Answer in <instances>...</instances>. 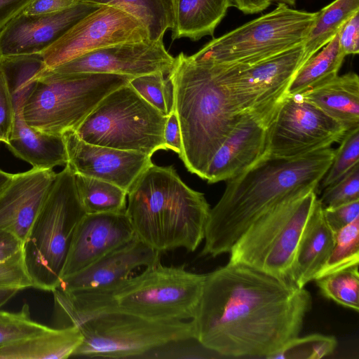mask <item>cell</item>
Listing matches in <instances>:
<instances>
[{"instance_id": "5bb4252c", "label": "cell", "mask_w": 359, "mask_h": 359, "mask_svg": "<svg viewBox=\"0 0 359 359\" xmlns=\"http://www.w3.org/2000/svg\"><path fill=\"white\" fill-rule=\"evenodd\" d=\"M346 132L316 106L287 95L271 127L269 154L285 158L304 155L340 142Z\"/></svg>"}, {"instance_id": "4316f807", "label": "cell", "mask_w": 359, "mask_h": 359, "mask_svg": "<svg viewBox=\"0 0 359 359\" xmlns=\"http://www.w3.org/2000/svg\"><path fill=\"white\" fill-rule=\"evenodd\" d=\"M78 2L120 8L140 20L147 27L149 40H163L174 25V0H76Z\"/></svg>"}, {"instance_id": "f35d334b", "label": "cell", "mask_w": 359, "mask_h": 359, "mask_svg": "<svg viewBox=\"0 0 359 359\" xmlns=\"http://www.w3.org/2000/svg\"><path fill=\"white\" fill-rule=\"evenodd\" d=\"M33 287L25 264L22 250L13 257L0 262V289Z\"/></svg>"}, {"instance_id": "ab89813d", "label": "cell", "mask_w": 359, "mask_h": 359, "mask_svg": "<svg viewBox=\"0 0 359 359\" xmlns=\"http://www.w3.org/2000/svg\"><path fill=\"white\" fill-rule=\"evenodd\" d=\"M15 119V110L4 74L0 68V142L8 144Z\"/></svg>"}, {"instance_id": "1f68e13d", "label": "cell", "mask_w": 359, "mask_h": 359, "mask_svg": "<svg viewBox=\"0 0 359 359\" xmlns=\"http://www.w3.org/2000/svg\"><path fill=\"white\" fill-rule=\"evenodd\" d=\"M315 281L324 297L358 312V266L334 272Z\"/></svg>"}, {"instance_id": "4fadbf2b", "label": "cell", "mask_w": 359, "mask_h": 359, "mask_svg": "<svg viewBox=\"0 0 359 359\" xmlns=\"http://www.w3.org/2000/svg\"><path fill=\"white\" fill-rule=\"evenodd\" d=\"M303 65L302 43L252 65H222L229 96L242 114L283 102Z\"/></svg>"}, {"instance_id": "ac0fdd59", "label": "cell", "mask_w": 359, "mask_h": 359, "mask_svg": "<svg viewBox=\"0 0 359 359\" xmlns=\"http://www.w3.org/2000/svg\"><path fill=\"white\" fill-rule=\"evenodd\" d=\"M99 7L78 2L50 14L26 15L20 13L0 32V57L40 54Z\"/></svg>"}, {"instance_id": "d6a6232c", "label": "cell", "mask_w": 359, "mask_h": 359, "mask_svg": "<svg viewBox=\"0 0 359 359\" xmlns=\"http://www.w3.org/2000/svg\"><path fill=\"white\" fill-rule=\"evenodd\" d=\"M358 264L359 217L336 233L332 250L315 280Z\"/></svg>"}, {"instance_id": "30bf717a", "label": "cell", "mask_w": 359, "mask_h": 359, "mask_svg": "<svg viewBox=\"0 0 359 359\" xmlns=\"http://www.w3.org/2000/svg\"><path fill=\"white\" fill-rule=\"evenodd\" d=\"M168 116L144 100L129 84L106 95L76 130L83 141L152 156L167 151Z\"/></svg>"}, {"instance_id": "681fc988", "label": "cell", "mask_w": 359, "mask_h": 359, "mask_svg": "<svg viewBox=\"0 0 359 359\" xmlns=\"http://www.w3.org/2000/svg\"><path fill=\"white\" fill-rule=\"evenodd\" d=\"M13 174L8 173L0 169V193L11 182Z\"/></svg>"}, {"instance_id": "52a82bcc", "label": "cell", "mask_w": 359, "mask_h": 359, "mask_svg": "<svg viewBox=\"0 0 359 359\" xmlns=\"http://www.w3.org/2000/svg\"><path fill=\"white\" fill-rule=\"evenodd\" d=\"M129 76L99 73H56L44 69L25 101L23 116L32 128L62 135L79 126L109 93Z\"/></svg>"}, {"instance_id": "2e32d148", "label": "cell", "mask_w": 359, "mask_h": 359, "mask_svg": "<svg viewBox=\"0 0 359 359\" xmlns=\"http://www.w3.org/2000/svg\"><path fill=\"white\" fill-rule=\"evenodd\" d=\"M174 60L175 57L166 50L163 40L148 39L100 48L49 70L60 74H112L131 78L156 72L167 76Z\"/></svg>"}, {"instance_id": "836d02e7", "label": "cell", "mask_w": 359, "mask_h": 359, "mask_svg": "<svg viewBox=\"0 0 359 359\" xmlns=\"http://www.w3.org/2000/svg\"><path fill=\"white\" fill-rule=\"evenodd\" d=\"M129 84L147 102L164 116L173 111V87L169 77L161 72L130 79Z\"/></svg>"}, {"instance_id": "8992f818", "label": "cell", "mask_w": 359, "mask_h": 359, "mask_svg": "<svg viewBox=\"0 0 359 359\" xmlns=\"http://www.w3.org/2000/svg\"><path fill=\"white\" fill-rule=\"evenodd\" d=\"M86 212L69 165L56 173L50 191L23 243L34 288L52 292L60 283L76 226Z\"/></svg>"}, {"instance_id": "7402d4cb", "label": "cell", "mask_w": 359, "mask_h": 359, "mask_svg": "<svg viewBox=\"0 0 359 359\" xmlns=\"http://www.w3.org/2000/svg\"><path fill=\"white\" fill-rule=\"evenodd\" d=\"M335 235L327 224L317 199L296 250L288 278L291 283L304 288L315 280L332 250Z\"/></svg>"}, {"instance_id": "60d3db41", "label": "cell", "mask_w": 359, "mask_h": 359, "mask_svg": "<svg viewBox=\"0 0 359 359\" xmlns=\"http://www.w3.org/2000/svg\"><path fill=\"white\" fill-rule=\"evenodd\" d=\"M325 219L336 233L359 217V200L331 208L323 209Z\"/></svg>"}, {"instance_id": "484cf974", "label": "cell", "mask_w": 359, "mask_h": 359, "mask_svg": "<svg viewBox=\"0 0 359 359\" xmlns=\"http://www.w3.org/2000/svg\"><path fill=\"white\" fill-rule=\"evenodd\" d=\"M172 39L198 41L213 36L215 30L233 6L231 0H174Z\"/></svg>"}, {"instance_id": "ffe728a7", "label": "cell", "mask_w": 359, "mask_h": 359, "mask_svg": "<svg viewBox=\"0 0 359 359\" xmlns=\"http://www.w3.org/2000/svg\"><path fill=\"white\" fill-rule=\"evenodd\" d=\"M55 175L53 170L34 168L13 175L0 193V231L11 233L24 243Z\"/></svg>"}, {"instance_id": "f546056e", "label": "cell", "mask_w": 359, "mask_h": 359, "mask_svg": "<svg viewBox=\"0 0 359 359\" xmlns=\"http://www.w3.org/2000/svg\"><path fill=\"white\" fill-rule=\"evenodd\" d=\"M78 195L86 214L126 212L128 193L111 183L74 173Z\"/></svg>"}, {"instance_id": "277c9868", "label": "cell", "mask_w": 359, "mask_h": 359, "mask_svg": "<svg viewBox=\"0 0 359 359\" xmlns=\"http://www.w3.org/2000/svg\"><path fill=\"white\" fill-rule=\"evenodd\" d=\"M223 74V65L196 62L182 52L168 74L181 133L179 157L189 172L203 180L241 115L229 96Z\"/></svg>"}, {"instance_id": "7c38bea8", "label": "cell", "mask_w": 359, "mask_h": 359, "mask_svg": "<svg viewBox=\"0 0 359 359\" xmlns=\"http://www.w3.org/2000/svg\"><path fill=\"white\" fill-rule=\"evenodd\" d=\"M149 39L146 26L126 11L102 6L80 20L40 53L53 69L88 53L118 43Z\"/></svg>"}, {"instance_id": "bcb514c9", "label": "cell", "mask_w": 359, "mask_h": 359, "mask_svg": "<svg viewBox=\"0 0 359 359\" xmlns=\"http://www.w3.org/2000/svg\"><path fill=\"white\" fill-rule=\"evenodd\" d=\"M23 242L7 231H0V262L4 261L22 250Z\"/></svg>"}, {"instance_id": "74e56055", "label": "cell", "mask_w": 359, "mask_h": 359, "mask_svg": "<svg viewBox=\"0 0 359 359\" xmlns=\"http://www.w3.org/2000/svg\"><path fill=\"white\" fill-rule=\"evenodd\" d=\"M318 199L323 209L359 200V163L341 178L324 188Z\"/></svg>"}, {"instance_id": "9c48e42d", "label": "cell", "mask_w": 359, "mask_h": 359, "mask_svg": "<svg viewBox=\"0 0 359 359\" xmlns=\"http://www.w3.org/2000/svg\"><path fill=\"white\" fill-rule=\"evenodd\" d=\"M316 15L278 3L271 12L214 38L190 57L198 62L252 65L302 44Z\"/></svg>"}, {"instance_id": "b9f144b4", "label": "cell", "mask_w": 359, "mask_h": 359, "mask_svg": "<svg viewBox=\"0 0 359 359\" xmlns=\"http://www.w3.org/2000/svg\"><path fill=\"white\" fill-rule=\"evenodd\" d=\"M340 50L346 56L359 53V12L355 13L338 32Z\"/></svg>"}, {"instance_id": "ba28073f", "label": "cell", "mask_w": 359, "mask_h": 359, "mask_svg": "<svg viewBox=\"0 0 359 359\" xmlns=\"http://www.w3.org/2000/svg\"><path fill=\"white\" fill-rule=\"evenodd\" d=\"M317 194L314 189L302 192L264 212L234 243L229 262L288 280Z\"/></svg>"}, {"instance_id": "c3c4849f", "label": "cell", "mask_w": 359, "mask_h": 359, "mask_svg": "<svg viewBox=\"0 0 359 359\" xmlns=\"http://www.w3.org/2000/svg\"><path fill=\"white\" fill-rule=\"evenodd\" d=\"M19 291L18 289H0V308L11 299Z\"/></svg>"}, {"instance_id": "5b68a950", "label": "cell", "mask_w": 359, "mask_h": 359, "mask_svg": "<svg viewBox=\"0 0 359 359\" xmlns=\"http://www.w3.org/2000/svg\"><path fill=\"white\" fill-rule=\"evenodd\" d=\"M127 196L126 212L135 234L156 251L194 252L204 240L210 205L173 166L151 165Z\"/></svg>"}, {"instance_id": "4dcf8cb0", "label": "cell", "mask_w": 359, "mask_h": 359, "mask_svg": "<svg viewBox=\"0 0 359 359\" xmlns=\"http://www.w3.org/2000/svg\"><path fill=\"white\" fill-rule=\"evenodd\" d=\"M0 68L4 74L14 110L23 108L36 83L37 74L46 69L41 55L2 57Z\"/></svg>"}, {"instance_id": "83f0119b", "label": "cell", "mask_w": 359, "mask_h": 359, "mask_svg": "<svg viewBox=\"0 0 359 359\" xmlns=\"http://www.w3.org/2000/svg\"><path fill=\"white\" fill-rule=\"evenodd\" d=\"M345 57L339 46L337 34L298 70L289 87L287 95L299 96L304 91L337 76Z\"/></svg>"}, {"instance_id": "ee69618b", "label": "cell", "mask_w": 359, "mask_h": 359, "mask_svg": "<svg viewBox=\"0 0 359 359\" xmlns=\"http://www.w3.org/2000/svg\"><path fill=\"white\" fill-rule=\"evenodd\" d=\"M164 140L168 150H171L178 155L181 153V133L177 116L174 110L168 116L164 129Z\"/></svg>"}, {"instance_id": "8fae6325", "label": "cell", "mask_w": 359, "mask_h": 359, "mask_svg": "<svg viewBox=\"0 0 359 359\" xmlns=\"http://www.w3.org/2000/svg\"><path fill=\"white\" fill-rule=\"evenodd\" d=\"M83 339L73 356L125 358L194 339L191 320H156L122 312L100 313L77 324Z\"/></svg>"}, {"instance_id": "44dd1931", "label": "cell", "mask_w": 359, "mask_h": 359, "mask_svg": "<svg viewBox=\"0 0 359 359\" xmlns=\"http://www.w3.org/2000/svg\"><path fill=\"white\" fill-rule=\"evenodd\" d=\"M160 253L135 235L83 270L61 278L56 289L72 292L109 286L128 278L137 268L160 262Z\"/></svg>"}, {"instance_id": "e575fe53", "label": "cell", "mask_w": 359, "mask_h": 359, "mask_svg": "<svg viewBox=\"0 0 359 359\" xmlns=\"http://www.w3.org/2000/svg\"><path fill=\"white\" fill-rule=\"evenodd\" d=\"M337 344L333 336L313 334L294 337L280 349L270 355L269 359H319L330 355Z\"/></svg>"}, {"instance_id": "e0dca14e", "label": "cell", "mask_w": 359, "mask_h": 359, "mask_svg": "<svg viewBox=\"0 0 359 359\" xmlns=\"http://www.w3.org/2000/svg\"><path fill=\"white\" fill-rule=\"evenodd\" d=\"M62 135L67 154L66 165L74 173L111 183L127 193L153 164L149 155L88 143L73 129Z\"/></svg>"}, {"instance_id": "d4e9b609", "label": "cell", "mask_w": 359, "mask_h": 359, "mask_svg": "<svg viewBox=\"0 0 359 359\" xmlns=\"http://www.w3.org/2000/svg\"><path fill=\"white\" fill-rule=\"evenodd\" d=\"M83 339L76 325L50 328L0 347V359H64L73 356Z\"/></svg>"}, {"instance_id": "7a4b0ae2", "label": "cell", "mask_w": 359, "mask_h": 359, "mask_svg": "<svg viewBox=\"0 0 359 359\" xmlns=\"http://www.w3.org/2000/svg\"><path fill=\"white\" fill-rule=\"evenodd\" d=\"M334 155L330 147L295 157L269 154L227 180L224 194L210 208L200 255L215 257L229 253L264 212L302 192L317 191Z\"/></svg>"}, {"instance_id": "d6986e66", "label": "cell", "mask_w": 359, "mask_h": 359, "mask_svg": "<svg viewBox=\"0 0 359 359\" xmlns=\"http://www.w3.org/2000/svg\"><path fill=\"white\" fill-rule=\"evenodd\" d=\"M135 235L126 212L86 214L75 230L61 278L83 270Z\"/></svg>"}, {"instance_id": "d590c367", "label": "cell", "mask_w": 359, "mask_h": 359, "mask_svg": "<svg viewBox=\"0 0 359 359\" xmlns=\"http://www.w3.org/2000/svg\"><path fill=\"white\" fill-rule=\"evenodd\" d=\"M49 327L31 318L29 306H22L18 312L0 311V347L43 333Z\"/></svg>"}, {"instance_id": "3957f363", "label": "cell", "mask_w": 359, "mask_h": 359, "mask_svg": "<svg viewBox=\"0 0 359 359\" xmlns=\"http://www.w3.org/2000/svg\"><path fill=\"white\" fill-rule=\"evenodd\" d=\"M205 277L184 266L158 262L107 287L51 292L60 314L69 325L113 311L156 320H190L196 314Z\"/></svg>"}, {"instance_id": "603a6c76", "label": "cell", "mask_w": 359, "mask_h": 359, "mask_svg": "<svg viewBox=\"0 0 359 359\" xmlns=\"http://www.w3.org/2000/svg\"><path fill=\"white\" fill-rule=\"evenodd\" d=\"M6 145L15 156L34 168L53 170L67 163L62 135L43 133L30 127L24 118L23 108L15 110L13 131Z\"/></svg>"}, {"instance_id": "6da1fadb", "label": "cell", "mask_w": 359, "mask_h": 359, "mask_svg": "<svg viewBox=\"0 0 359 359\" xmlns=\"http://www.w3.org/2000/svg\"><path fill=\"white\" fill-rule=\"evenodd\" d=\"M311 306L304 287L229 262L205 274L194 339L223 356L268 358L299 336Z\"/></svg>"}, {"instance_id": "cb8c5ba5", "label": "cell", "mask_w": 359, "mask_h": 359, "mask_svg": "<svg viewBox=\"0 0 359 359\" xmlns=\"http://www.w3.org/2000/svg\"><path fill=\"white\" fill-rule=\"evenodd\" d=\"M299 97L339 122L346 131L359 127V77L356 73L337 75Z\"/></svg>"}, {"instance_id": "f907efd6", "label": "cell", "mask_w": 359, "mask_h": 359, "mask_svg": "<svg viewBox=\"0 0 359 359\" xmlns=\"http://www.w3.org/2000/svg\"><path fill=\"white\" fill-rule=\"evenodd\" d=\"M273 2H277L280 4H285L289 6H293L295 5L297 0H271Z\"/></svg>"}, {"instance_id": "f1b7e54d", "label": "cell", "mask_w": 359, "mask_h": 359, "mask_svg": "<svg viewBox=\"0 0 359 359\" xmlns=\"http://www.w3.org/2000/svg\"><path fill=\"white\" fill-rule=\"evenodd\" d=\"M359 12V0H334L320 11L303 43L304 64L328 43L342 25Z\"/></svg>"}, {"instance_id": "7dc6e473", "label": "cell", "mask_w": 359, "mask_h": 359, "mask_svg": "<svg viewBox=\"0 0 359 359\" xmlns=\"http://www.w3.org/2000/svg\"><path fill=\"white\" fill-rule=\"evenodd\" d=\"M235 6L245 14H255L266 9L271 0H231Z\"/></svg>"}, {"instance_id": "8d00e7d4", "label": "cell", "mask_w": 359, "mask_h": 359, "mask_svg": "<svg viewBox=\"0 0 359 359\" xmlns=\"http://www.w3.org/2000/svg\"><path fill=\"white\" fill-rule=\"evenodd\" d=\"M359 163V127L346 132L330 165L319 182L317 193L332 184Z\"/></svg>"}, {"instance_id": "7bdbcfd3", "label": "cell", "mask_w": 359, "mask_h": 359, "mask_svg": "<svg viewBox=\"0 0 359 359\" xmlns=\"http://www.w3.org/2000/svg\"><path fill=\"white\" fill-rule=\"evenodd\" d=\"M78 3L76 0H32L21 12L26 15H39L57 13Z\"/></svg>"}, {"instance_id": "f6af8a7d", "label": "cell", "mask_w": 359, "mask_h": 359, "mask_svg": "<svg viewBox=\"0 0 359 359\" xmlns=\"http://www.w3.org/2000/svg\"><path fill=\"white\" fill-rule=\"evenodd\" d=\"M32 0H0V32Z\"/></svg>"}, {"instance_id": "9a60e30c", "label": "cell", "mask_w": 359, "mask_h": 359, "mask_svg": "<svg viewBox=\"0 0 359 359\" xmlns=\"http://www.w3.org/2000/svg\"><path fill=\"white\" fill-rule=\"evenodd\" d=\"M282 102L241 114L208 165L209 184L227 181L269 154L271 127Z\"/></svg>"}]
</instances>
